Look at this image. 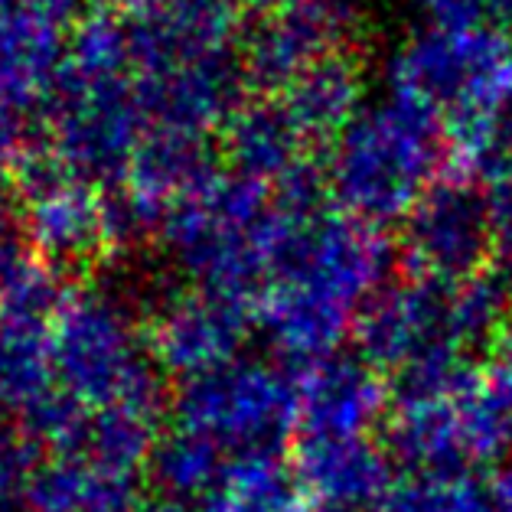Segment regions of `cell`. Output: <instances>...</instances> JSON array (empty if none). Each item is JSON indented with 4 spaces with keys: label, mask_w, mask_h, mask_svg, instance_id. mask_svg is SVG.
Segmentation results:
<instances>
[{
    "label": "cell",
    "mask_w": 512,
    "mask_h": 512,
    "mask_svg": "<svg viewBox=\"0 0 512 512\" xmlns=\"http://www.w3.org/2000/svg\"><path fill=\"white\" fill-rule=\"evenodd\" d=\"M281 105L301 134L346 128L359 111V76L340 56H327L287 85Z\"/></svg>",
    "instance_id": "7a4b0ae2"
},
{
    "label": "cell",
    "mask_w": 512,
    "mask_h": 512,
    "mask_svg": "<svg viewBox=\"0 0 512 512\" xmlns=\"http://www.w3.org/2000/svg\"><path fill=\"white\" fill-rule=\"evenodd\" d=\"M441 151V115L408 95L392 92V98L359 108L346 124L340 147V170L353 186H389L402 193L418 183Z\"/></svg>",
    "instance_id": "6da1fadb"
},
{
    "label": "cell",
    "mask_w": 512,
    "mask_h": 512,
    "mask_svg": "<svg viewBox=\"0 0 512 512\" xmlns=\"http://www.w3.org/2000/svg\"><path fill=\"white\" fill-rule=\"evenodd\" d=\"M428 7L437 30H473L486 27L493 14V0H421Z\"/></svg>",
    "instance_id": "3957f363"
}]
</instances>
